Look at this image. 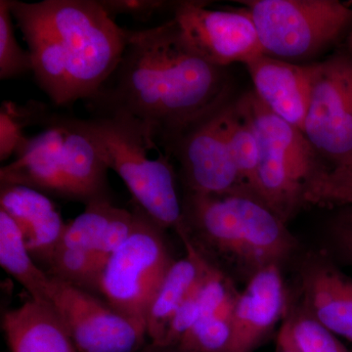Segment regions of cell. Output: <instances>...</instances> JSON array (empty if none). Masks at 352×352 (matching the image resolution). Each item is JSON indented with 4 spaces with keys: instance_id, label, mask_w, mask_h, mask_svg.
Listing matches in <instances>:
<instances>
[{
    "instance_id": "obj_32",
    "label": "cell",
    "mask_w": 352,
    "mask_h": 352,
    "mask_svg": "<svg viewBox=\"0 0 352 352\" xmlns=\"http://www.w3.org/2000/svg\"><path fill=\"white\" fill-rule=\"evenodd\" d=\"M347 3H349V6H352V1H349V2H347Z\"/></svg>"
},
{
    "instance_id": "obj_15",
    "label": "cell",
    "mask_w": 352,
    "mask_h": 352,
    "mask_svg": "<svg viewBox=\"0 0 352 352\" xmlns=\"http://www.w3.org/2000/svg\"><path fill=\"white\" fill-rule=\"evenodd\" d=\"M245 66L258 100L280 119L303 132L315 64L298 65L263 54Z\"/></svg>"
},
{
    "instance_id": "obj_10",
    "label": "cell",
    "mask_w": 352,
    "mask_h": 352,
    "mask_svg": "<svg viewBox=\"0 0 352 352\" xmlns=\"http://www.w3.org/2000/svg\"><path fill=\"white\" fill-rule=\"evenodd\" d=\"M47 305L54 309L78 352H138L147 332L91 292L50 276Z\"/></svg>"
},
{
    "instance_id": "obj_19",
    "label": "cell",
    "mask_w": 352,
    "mask_h": 352,
    "mask_svg": "<svg viewBox=\"0 0 352 352\" xmlns=\"http://www.w3.org/2000/svg\"><path fill=\"white\" fill-rule=\"evenodd\" d=\"M117 208L109 198L90 201L82 214L67 224L54 252L78 263L91 264L100 278L109 261L103 252L104 240Z\"/></svg>"
},
{
    "instance_id": "obj_8",
    "label": "cell",
    "mask_w": 352,
    "mask_h": 352,
    "mask_svg": "<svg viewBox=\"0 0 352 352\" xmlns=\"http://www.w3.org/2000/svg\"><path fill=\"white\" fill-rule=\"evenodd\" d=\"M264 54L293 62L318 54L352 24L339 0H245Z\"/></svg>"
},
{
    "instance_id": "obj_16",
    "label": "cell",
    "mask_w": 352,
    "mask_h": 352,
    "mask_svg": "<svg viewBox=\"0 0 352 352\" xmlns=\"http://www.w3.org/2000/svg\"><path fill=\"white\" fill-rule=\"evenodd\" d=\"M0 210L19 227L32 258L47 263L67 227L50 196L23 185H1Z\"/></svg>"
},
{
    "instance_id": "obj_25",
    "label": "cell",
    "mask_w": 352,
    "mask_h": 352,
    "mask_svg": "<svg viewBox=\"0 0 352 352\" xmlns=\"http://www.w3.org/2000/svg\"><path fill=\"white\" fill-rule=\"evenodd\" d=\"M305 207L338 208L352 205V163L329 168L312 183L305 199Z\"/></svg>"
},
{
    "instance_id": "obj_11",
    "label": "cell",
    "mask_w": 352,
    "mask_h": 352,
    "mask_svg": "<svg viewBox=\"0 0 352 352\" xmlns=\"http://www.w3.org/2000/svg\"><path fill=\"white\" fill-rule=\"evenodd\" d=\"M173 14L185 43L214 66L245 65L264 54L247 8L214 9L208 2L184 0L175 1Z\"/></svg>"
},
{
    "instance_id": "obj_13",
    "label": "cell",
    "mask_w": 352,
    "mask_h": 352,
    "mask_svg": "<svg viewBox=\"0 0 352 352\" xmlns=\"http://www.w3.org/2000/svg\"><path fill=\"white\" fill-rule=\"evenodd\" d=\"M298 303L333 335L352 342V278L326 251L310 252L298 274Z\"/></svg>"
},
{
    "instance_id": "obj_20",
    "label": "cell",
    "mask_w": 352,
    "mask_h": 352,
    "mask_svg": "<svg viewBox=\"0 0 352 352\" xmlns=\"http://www.w3.org/2000/svg\"><path fill=\"white\" fill-rule=\"evenodd\" d=\"M0 264L7 273L19 282L32 300L47 305L50 275L41 270L15 221L0 210Z\"/></svg>"
},
{
    "instance_id": "obj_12",
    "label": "cell",
    "mask_w": 352,
    "mask_h": 352,
    "mask_svg": "<svg viewBox=\"0 0 352 352\" xmlns=\"http://www.w3.org/2000/svg\"><path fill=\"white\" fill-rule=\"evenodd\" d=\"M226 105L163 146L180 164L186 194L248 193L227 139Z\"/></svg>"
},
{
    "instance_id": "obj_30",
    "label": "cell",
    "mask_w": 352,
    "mask_h": 352,
    "mask_svg": "<svg viewBox=\"0 0 352 352\" xmlns=\"http://www.w3.org/2000/svg\"><path fill=\"white\" fill-rule=\"evenodd\" d=\"M276 352H295V351H294V349H292V346H289V342H287V340H285L284 338H282L281 336L278 335Z\"/></svg>"
},
{
    "instance_id": "obj_9",
    "label": "cell",
    "mask_w": 352,
    "mask_h": 352,
    "mask_svg": "<svg viewBox=\"0 0 352 352\" xmlns=\"http://www.w3.org/2000/svg\"><path fill=\"white\" fill-rule=\"evenodd\" d=\"M303 133L331 168L352 163V57L315 63Z\"/></svg>"
},
{
    "instance_id": "obj_6",
    "label": "cell",
    "mask_w": 352,
    "mask_h": 352,
    "mask_svg": "<svg viewBox=\"0 0 352 352\" xmlns=\"http://www.w3.org/2000/svg\"><path fill=\"white\" fill-rule=\"evenodd\" d=\"M240 98L258 134L256 197L288 223L305 207L312 183L330 166L302 131L268 110L254 91Z\"/></svg>"
},
{
    "instance_id": "obj_27",
    "label": "cell",
    "mask_w": 352,
    "mask_h": 352,
    "mask_svg": "<svg viewBox=\"0 0 352 352\" xmlns=\"http://www.w3.org/2000/svg\"><path fill=\"white\" fill-rule=\"evenodd\" d=\"M326 240L333 261L352 266V205L336 210L326 226Z\"/></svg>"
},
{
    "instance_id": "obj_1",
    "label": "cell",
    "mask_w": 352,
    "mask_h": 352,
    "mask_svg": "<svg viewBox=\"0 0 352 352\" xmlns=\"http://www.w3.org/2000/svg\"><path fill=\"white\" fill-rule=\"evenodd\" d=\"M230 92L226 68L196 54L170 19L129 30L117 68L88 102L94 115L122 113L141 120L164 146L226 105Z\"/></svg>"
},
{
    "instance_id": "obj_3",
    "label": "cell",
    "mask_w": 352,
    "mask_h": 352,
    "mask_svg": "<svg viewBox=\"0 0 352 352\" xmlns=\"http://www.w3.org/2000/svg\"><path fill=\"white\" fill-rule=\"evenodd\" d=\"M183 208L193 244L217 256L226 264V274L232 272L245 283L267 266H282L298 251L286 222L252 194H186Z\"/></svg>"
},
{
    "instance_id": "obj_2",
    "label": "cell",
    "mask_w": 352,
    "mask_h": 352,
    "mask_svg": "<svg viewBox=\"0 0 352 352\" xmlns=\"http://www.w3.org/2000/svg\"><path fill=\"white\" fill-rule=\"evenodd\" d=\"M39 87L56 106L90 101L117 68L129 30L97 0H10Z\"/></svg>"
},
{
    "instance_id": "obj_26",
    "label": "cell",
    "mask_w": 352,
    "mask_h": 352,
    "mask_svg": "<svg viewBox=\"0 0 352 352\" xmlns=\"http://www.w3.org/2000/svg\"><path fill=\"white\" fill-rule=\"evenodd\" d=\"M11 13L10 0H0V78H19L32 72L29 51L18 43Z\"/></svg>"
},
{
    "instance_id": "obj_17",
    "label": "cell",
    "mask_w": 352,
    "mask_h": 352,
    "mask_svg": "<svg viewBox=\"0 0 352 352\" xmlns=\"http://www.w3.org/2000/svg\"><path fill=\"white\" fill-rule=\"evenodd\" d=\"M2 329L10 352H78L54 309L32 298L4 314Z\"/></svg>"
},
{
    "instance_id": "obj_22",
    "label": "cell",
    "mask_w": 352,
    "mask_h": 352,
    "mask_svg": "<svg viewBox=\"0 0 352 352\" xmlns=\"http://www.w3.org/2000/svg\"><path fill=\"white\" fill-rule=\"evenodd\" d=\"M278 335L295 352H349L337 336L312 318L298 303L289 300Z\"/></svg>"
},
{
    "instance_id": "obj_24",
    "label": "cell",
    "mask_w": 352,
    "mask_h": 352,
    "mask_svg": "<svg viewBox=\"0 0 352 352\" xmlns=\"http://www.w3.org/2000/svg\"><path fill=\"white\" fill-rule=\"evenodd\" d=\"M48 113L45 106L38 102L18 105L4 101L0 109V161L15 157L29 139L25 134V127L41 126Z\"/></svg>"
},
{
    "instance_id": "obj_23",
    "label": "cell",
    "mask_w": 352,
    "mask_h": 352,
    "mask_svg": "<svg viewBox=\"0 0 352 352\" xmlns=\"http://www.w3.org/2000/svg\"><path fill=\"white\" fill-rule=\"evenodd\" d=\"M239 293L228 298L212 314L199 319L176 349L182 352H226L230 342L234 307Z\"/></svg>"
},
{
    "instance_id": "obj_28",
    "label": "cell",
    "mask_w": 352,
    "mask_h": 352,
    "mask_svg": "<svg viewBox=\"0 0 352 352\" xmlns=\"http://www.w3.org/2000/svg\"><path fill=\"white\" fill-rule=\"evenodd\" d=\"M106 12L113 18L117 15L131 16L134 20L147 21L155 14L170 9L175 1L163 0H99Z\"/></svg>"
},
{
    "instance_id": "obj_4",
    "label": "cell",
    "mask_w": 352,
    "mask_h": 352,
    "mask_svg": "<svg viewBox=\"0 0 352 352\" xmlns=\"http://www.w3.org/2000/svg\"><path fill=\"white\" fill-rule=\"evenodd\" d=\"M41 126L2 166L0 184L23 185L85 205L108 198L109 168L82 120L50 113Z\"/></svg>"
},
{
    "instance_id": "obj_18",
    "label": "cell",
    "mask_w": 352,
    "mask_h": 352,
    "mask_svg": "<svg viewBox=\"0 0 352 352\" xmlns=\"http://www.w3.org/2000/svg\"><path fill=\"white\" fill-rule=\"evenodd\" d=\"M186 249V256L175 261L157 289L146 318L150 344L161 346L173 317L196 284L203 268L204 256L183 229L177 233Z\"/></svg>"
},
{
    "instance_id": "obj_31",
    "label": "cell",
    "mask_w": 352,
    "mask_h": 352,
    "mask_svg": "<svg viewBox=\"0 0 352 352\" xmlns=\"http://www.w3.org/2000/svg\"><path fill=\"white\" fill-rule=\"evenodd\" d=\"M347 54L351 55L352 57V30L349 32V36H347L346 41Z\"/></svg>"
},
{
    "instance_id": "obj_7",
    "label": "cell",
    "mask_w": 352,
    "mask_h": 352,
    "mask_svg": "<svg viewBox=\"0 0 352 352\" xmlns=\"http://www.w3.org/2000/svg\"><path fill=\"white\" fill-rule=\"evenodd\" d=\"M132 212V232L109 259L96 292L113 309L146 330L150 305L175 259L164 229L138 206Z\"/></svg>"
},
{
    "instance_id": "obj_14",
    "label": "cell",
    "mask_w": 352,
    "mask_h": 352,
    "mask_svg": "<svg viewBox=\"0 0 352 352\" xmlns=\"http://www.w3.org/2000/svg\"><path fill=\"white\" fill-rule=\"evenodd\" d=\"M289 298L281 266H267L249 280L234 307L230 342L226 352H252L280 320Z\"/></svg>"
},
{
    "instance_id": "obj_29",
    "label": "cell",
    "mask_w": 352,
    "mask_h": 352,
    "mask_svg": "<svg viewBox=\"0 0 352 352\" xmlns=\"http://www.w3.org/2000/svg\"><path fill=\"white\" fill-rule=\"evenodd\" d=\"M138 352H182L178 351L176 347H164V346H154L152 344H148L147 346L144 347V349H141L140 351Z\"/></svg>"
},
{
    "instance_id": "obj_5",
    "label": "cell",
    "mask_w": 352,
    "mask_h": 352,
    "mask_svg": "<svg viewBox=\"0 0 352 352\" xmlns=\"http://www.w3.org/2000/svg\"><path fill=\"white\" fill-rule=\"evenodd\" d=\"M82 122L104 163L122 178L136 206L164 230L184 229L171 156L152 129L122 113H98Z\"/></svg>"
},
{
    "instance_id": "obj_21",
    "label": "cell",
    "mask_w": 352,
    "mask_h": 352,
    "mask_svg": "<svg viewBox=\"0 0 352 352\" xmlns=\"http://www.w3.org/2000/svg\"><path fill=\"white\" fill-rule=\"evenodd\" d=\"M226 132L234 164L248 193L256 197L259 143L251 117L242 99L226 105Z\"/></svg>"
}]
</instances>
